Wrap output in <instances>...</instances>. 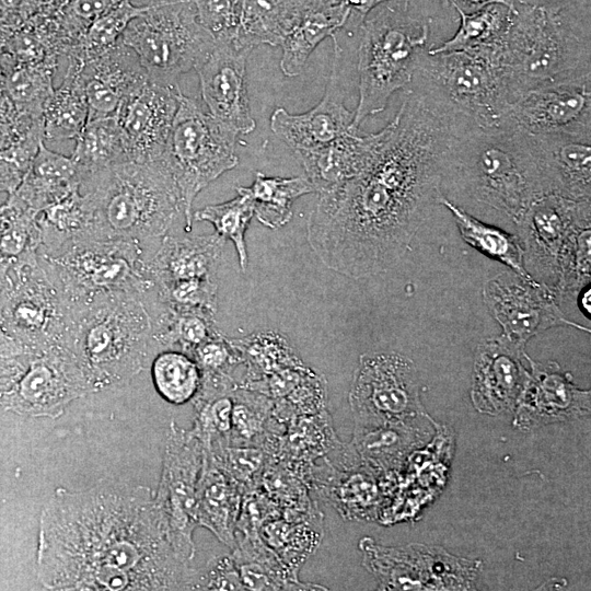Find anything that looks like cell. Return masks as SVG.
Masks as SVG:
<instances>
[{
    "label": "cell",
    "mask_w": 591,
    "mask_h": 591,
    "mask_svg": "<svg viewBox=\"0 0 591 591\" xmlns=\"http://www.w3.org/2000/svg\"><path fill=\"white\" fill-rule=\"evenodd\" d=\"M301 0H239L234 44L253 50L262 44L279 46L296 19Z\"/></svg>",
    "instance_id": "obj_32"
},
{
    "label": "cell",
    "mask_w": 591,
    "mask_h": 591,
    "mask_svg": "<svg viewBox=\"0 0 591 591\" xmlns=\"http://www.w3.org/2000/svg\"><path fill=\"white\" fill-rule=\"evenodd\" d=\"M254 205L257 220L270 229L281 228L292 217L293 201L315 188L306 176L269 177L256 172L252 186L243 187Z\"/></svg>",
    "instance_id": "obj_37"
},
{
    "label": "cell",
    "mask_w": 591,
    "mask_h": 591,
    "mask_svg": "<svg viewBox=\"0 0 591 591\" xmlns=\"http://www.w3.org/2000/svg\"><path fill=\"white\" fill-rule=\"evenodd\" d=\"M39 228V255H51L67 242L86 235L92 213L90 205L80 189L45 208L36 216Z\"/></svg>",
    "instance_id": "obj_36"
},
{
    "label": "cell",
    "mask_w": 591,
    "mask_h": 591,
    "mask_svg": "<svg viewBox=\"0 0 591 591\" xmlns=\"http://www.w3.org/2000/svg\"><path fill=\"white\" fill-rule=\"evenodd\" d=\"M71 158L77 164L80 182L101 170L130 161L116 117L88 118L76 139Z\"/></svg>",
    "instance_id": "obj_34"
},
{
    "label": "cell",
    "mask_w": 591,
    "mask_h": 591,
    "mask_svg": "<svg viewBox=\"0 0 591 591\" xmlns=\"http://www.w3.org/2000/svg\"><path fill=\"white\" fill-rule=\"evenodd\" d=\"M38 13V0H0V30L13 32Z\"/></svg>",
    "instance_id": "obj_49"
},
{
    "label": "cell",
    "mask_w": 591,
    "mask_h": 591,
    "mask_svg": "<svg viewBox=\"0 0 591 591\" xmlns=\"http://www.w3.org/2000/svg\"><path fill=\"white\" fill-rule=\"evenodd\" d=\"M236 138L234 130L181 92L165 159L184 202L186 232L192 231V208L196 196L239 164Z\"/></svg>",
    "instance_id": "obj_11"
},
{
    "label": "cell",
    "mask_w": 591,
    "mask_h": 591,
    "mask_svg": "<svg viewBox=\"0 0 591 591\" xmlns=\"http://www.w3.org/2000/svg\"><path fill=\"white\" fill-rule=\"evenodd\" d=\"M92 390L72 354L62 345L28 355L25 370L0 398L7 410L55 419Z\"/></svg>",
    "instance_id": "obj_16"
},
{
    "label": "cell",
    "mask_w": 591,
    "mask_h": 591,
    "mask_svg": "<svg viewBox=\"0 0 591 591\" xmlns=\"http://www.w3.org/2000/svg\"><path fill=\"white\" fill-rule=\"evenodd\" d=\"M121 0H70L59 12L61 30L68 43L76 46L89 26Z\"/></svg>",
    "instance_id": "obj_45"
},
{
    "label": "cell",
    "mask_w": 591,
    "mask_h": 591,
    "mask_svg": "<svg viewBox=\"0 0 591 591\" xmlns=\"http://www.w3.org/2000/svg\"><path fill=\"white\" fill-rule=\"evenodd\" d=\"M149 4L135 5L130 0H121L109 11L96 19L80 42L67 51L82 62L90 60L116 45L132 19L142 13Z\"/></svg>",
    "instance_id": "obj_41"
},
{
    "label": "cell",
    "mask_w": 591,
    "mask_h": 591,
    "mask_svg": "<svg viewBox=\"0 0 591 591\" xmlns=\"http://www.w3.org/2000/svg\"><path fill=\"white\" fill-rule=\"evenodd\" d=\"M514 8L493 3L465 13L456 10L460 25L449 39L430 46L429 54L472 49H501L512 22Z\"/></svg>",
    "instance_id": "obj_33"
},
{
    "label": "cell",
    "mask_w": 591,
    "mask_h": 591,
    "mask_svg": "<svg viewBox=\"0 0 591 591\" xmlns=\"http://www.w3.org/2000/svg\"><path fill=\"white\" fill-rule=\"evenodd\" d=\"M499 60L510 104L531 90L591 80L589 16L577 4L551 10L515 3Z\"/></svg>",
    "instance_id": "obj_6"
},
{
    "label": "cell",
    "mask_w": 591,
    "mask_h": 591,
    "mask_svg": "<svg viewBox=\"0 0 591 591\" xmlns=\"http://www.w3.org/2000/svg\"><path fill=\"white\" fill-rule=\"evenodd\" d=\"M482 294L491 316L502 328L500 337L519 348L524 349L533 336L555 326L590 332L564 315L551 289L512 270L488 279Z\"/></svg>",
    "instance_id": "obj_17"
},
{
    "label": "cell",
    "mask_w": 591,
    "mask_h": 591,
    "mask_svg": "<svg viewBox=\"0 0 591 591\" xmlns=\"http://www.w3.org/2000/svg\"><path fill=\"white\" fill-rule=\"evenodd\" d=\"M590 201L547 194L534 200L514 222L525 270L554 293L563 254L581 229L591 227Z\"/></svg>",
    "instance_id": "obj_14"
},
{
    "label": "cell",
    "mask_w": 591,
    "mask_h": 591,
    "mask_svg": "<svg viewBox=\"0 0 591 591\" xmlns=\"http://www.w3.org/2000/svg\"><path fill=\"white\" fill-rule=\"evenodd\" d=\"M581 303L584 312L590 313V289L584 290V294L581 298Z\"/></svg>",
    "instance_id": "obj_57"
},
{
    "label": "cell",
    "mask_w": 591,
    "mask_h": 591,
    "mask_svg": "<svg viewBox=\"0 0 591 591\" xmlns=\"http://www.w3.org/2000/svg\"><path fill=\"white\" fill-rule=\"evenodd\" d=\"M350 14L340 0H301L296 19L279 44L282 73L290 78L299 76L316 46L335 37Z\"/></svg>",
    "instance_id": "obj_28"
},
{
    "label": "cell",
    "mask_w": 591,
    "mask_h": 591,
    "mask_svg": "<svg viewBox=\"0 0 591 591\" xmlns=\"http://www.w3.org/2000/svg\"><path fill=\"white\" fill-rule=\"evenodd\" d=\"M349 402L361 426L378 427L418 415L422 408L415 364L396 352L360 357Z\"/></svg>",
    "instance_id": "obj_15"
},
{
    "label": "cell",
    "mask_w": 591,
    "mask_h": 591,
    "mask_svg": "<svg viewBox=\"0 0 591 591\" xmlns=\"http://www.w3.org/2000/svg\"><path fill=\"white\" fill-rule=\"evenodd\" d=\"M28 354L16 357L0 356V398L13 386L26 368Z\"/></svg>",
    "instance_id": "obj_50"
},
{
    "label": "cell",
    "mask_w": 591,
    "mask_h": 591,
    "mask_svg": "<svg viewBox=\"0 0 591 591\" xmlns=\"http://www.w3.org/2000/svg\"><path fill=\"white\" fill-rule=\"evenodd\" d=\"M332 71L322 100L310 111L291 114L277 107L270 116V129L293 151L312 150L331 143L351 130L355 112L345 106L341 82V48L336 39Z\"/></svg>",
    "instance_id": "obj_20"
},
{
    "label": "cell",
    "mask_w": 591,
    "mask_h": 591,
    "mask_svg": "<svg viewBox=\"0 0 591 591\" xmlns=\"http://www.w3.org/2000/svg\"><path fill=\"white\" fill-rule=\"evenodd\" d=\"M379 140L380 131L352 128L326 146L293 152L318 194L358 175L370 161Z\"/></svg>",
    "instance_id": "obj_27"
},
{
    "label": "cell",
    "mask_w": 591,
    "mask_h": 591,
    "mask_svg": "<svg viewBox=\"0 0 591 591\" xmlns=\"http://www.w3.org/2000/svg\"><path fill=\"white\" fill-rule=\"evenodd\" d=\"M515 3L551 10H560L577 4L576 0H515Z\"/></svg>",
    "instance_id": "obj_54"
},
{
    "label": "cell",
    "mask_w": 591,
    "mask_h": 591,
    "mask_svg": "<svg viewBox=\"0 0 591 591\" xmlns=\"http://www.w3.org/2000/svg\"><path fill=\"white\" fill-rule=\"evenodd\" d=\"M528 136L546 193L575 200L591 199V136Z\"/></svg>",
    "instance_id": "obj_24"
},
{
    "label": "cell",
    "mask_w": 591,
    "mask_h": 591,
    "mask_svg": "<svg viewBox=\"0 0 591 591\" xmlns=\"http://www.w3.org/2000/svg\"><path fill=\"white\" fill-rule=\"evenodd\" d=\"M515 222L547 195L526 134L472 126L453 137L443 158L442 186Z\"/></svg>",
    "instance_id": "obj_3"
},
{
    "label": "cell",
    "mask_w": 591,
    "mask_h": 591,
    "mask_svg": "<svg viewBox=\"0 0 591 591\" xmlns=\"http://www.w3.org/2000/svg\"><path fill=\"white\" fill-rule=\"evenodd\" d=\"M450 3L455 10H461L465 13L476 11L483 7L493 3L506 4L510 8H514L515 0H445Z\"/></svg>",
    "instance_id": "obj_51"
},
{
    "label": "cell",
    "mask_w": 591,
    "mask_h": 591,
    "mask_svg": "<svg viewBox=\"0 0 591 591\" xmlns=\"http://www.w3.org/2000/svg\"><path fill=\"white\" fill-rule=\"evenodd\" d=\"M225 239L218 233L174 236L166 234L149 263L154 287L192 279H213Z\"/></svg>",
    "instance_id": "obj_26"
},
{
    "label": "cell",
    "mask_w": 591,
    "mask_h": 591,
    "mask_svg": "<svg viewBox=\"0 0 591 591\" xmlns=\"http://www.w3.org/2000/svg\"><path fill=\"white\" fill-rule=\"evenodd\" d=\"M54 69L55 61L24 63L7 74L5 90L19 111L42 116L44 103L54 91Z\"/></svg>",
    "instance_id": "obj_42"
},
{
    "label": "cell",
    "mask_w": 591,
    "mask_h": 591,
    "mask_svg": "<svg viewBox=\"0 0 591 591\" xmlns=\"http://www.w3.org/2000/svg\"><path fill=\"white\" fill-rule=\"evenodd\" d=\"M92 221L86 235L137 242L155 252L179 219L185 222L182 195L165 159L126 161L80 182Z\"/></svg>",
    "instance_id": "obj_4"
},
{
    "label": "cell",
    "mask_w": 591,
    "mask_h": 591,
    "mask_svg": "<svg viewBox=\"0 0 591 591\" xmlns=\"http://www.w3.org/2000/svg\"><path fill=\"white\" fill-rule=\"evenodd\" d=\"M251 50L233 42H216L208 58L196 69L201 97L209 114L237 135L256 128L246 88V60Z\"/></svg>",
    "instance_id": "obj_21"
},
{
    "label": "cell",
    "mask_w": 591,
    "mask_h": 591,
    "mask_svg": "<svg viewBox=\"0 0 591 591\" xmlns=\"http://www.w3.org/2000/svg\"><path fill=\"white\" fill-rule=\"evenodd\" d=\"M150 367L154 389L167 403L183 405L197 395L202 373L190 355L179 349H163L152 358Z\"/></svg>",
    "instance_id": "obj_38"
},
{
    "label": "cell",
    "mask_w": 591,
    "mask_h": 591,
    "mask_svg": "<svg viewBox=\"0 0 591 591\" xmlns=\"http://www.w3.org/2000/svg\"><path fill=\"white\" fill-rule=\"evenodd\" d=\"M11 264L0 256V301L9 283V271Z\"/></svg>",
    "instance_id": "obj_55"
},
{
    "label": "cell",
    "mask_w": 591,
    "mask_h": 591,
    "mask_svg": "<svg viewBox=\"0 0 591 591\" xmlns=\"http://www.w3.org/2000/svg\"><path fill=\"white\" fill-rule=\"evenodd\" d=\"M525 356L500 336L477 346L471 395L479 412L497 415L515 408L529 375Z\"/></svg>",
    "instance_id": "obj_22"
},
{
    "label": "cell",
    "mask_w": 591,
    "mask_h": 591,
    "mask_svg": "<svg viewBox=\"0 0 591 591\" xmlns=\"http://www.w3.org/2000/svg\"><path fill=\"white\" fill-rule=\"evenodd\" d=\"M44 139L43 126L31 130L10 147L0 150V190L13 194L27 173Z\"/></svg>",
    "instance_id": "obj_44"
},
{
    "label": "cell",
    "mask_w": 591,
    "mask_h": 591,
    "mask_svg": "<svg viewBox=\"0 0 591 591\" xmlns=\"http://www.w3.org/2000/svg\"><path fill=\"white\" fill-rule=\"evenodd\" d=\"M42 13L59 12L70 0H38Z\"/></svg>",
    "instance_id": "obj_56"
},
{
    "label": "cell",
    "mask_w": 591,
    "mask_h": 591,
    "mask_svg": "<svg viewBox=\"0 0 591 591\" xmlns=\"http://www.w3.org/2000/svg\"><path fill=\"white\" fill-rule=\"evenodd\" d=\"M190 356L202 374L230 375L232 368L243 360L237 347L220 332L197 346Z\"/></svg>",
    "instance_id": "obj_47"
},
{
    "label": "cell",
    "mask_w": 591,
    "mask_h": 591,
    "mask_svg": "<svg viewBox=\"0 0 591 591\" xmlns=\"http://www.w3.org/2000/svg\"><path fill=\"white\" fill-rule=\"evenodd\" d=\"M89 118L115 116L123 100L149 78L137 55L120 40L81 63Z\"/></svg>",
    "instance_id": "obj_25"
},
{
    "label": "cell",
    "mask_w": 591,
    "mask_h": 591,
    "mask_svg": "<svg viewBox=\"0 0 591 591\" xmlns=\"http://www.w3.org/2000/svg\"><path fill=\"white\" fill-rule=\"evenodd\" d=\"M181 89L148 79L120 103L115 117L130 161L149 162L165 157L178 107Z\"/></svg>",
    "instance_id": "obj_19"
},
{
    "label": "cell",
    "mask_w": 591,
    "mask_h": 591,
    "mask_svg": "<svg viewBox=\"0 0 591 591\" xmlns=\"http://www.w3.org/2000/svg\"><path fill=\"white\" fill-rule=\"evenodd\" d=\"M232 428L228 444L247 445L260 432L270 409V401L263 394L246 390H233Z\"/></svg>",
    "instance_id": "obj_43"
},
{
    "label": "cell",
    "mask_w": 591,
    "mask_h": 591,
    "mask_svg": "<svg viewBox=\"0 0 591 591\" xmlns=\"http://www.w3.org/2000/svg\"><path fill=\"white\" fill-rule=\"evenodd\" d=\"M76 189H80L76 162L51 151L43 140L23 181L9 198L38 213Z\"/></svg>",
    "instance_id": "obj_30"
},
{
    "label": "cell",
    "mask_w": 591,
    "mask_h": 591,
    "mask_svg": "<svg viewBox=\"0 0 591 591\" xmlns=\"http://www.w3.org/2000/svg\"><path fill=\"white\" fill-rule=\"evenodd\" d=\"M410 0L376 7L361 21L354 128L383 112L390 97L412 84L420 57L430 48V23L409 12Z\"/></svg>",
    "instance_id": "obj_7"
},
{
    "label": "cell",
    "mask_w": 591,
    "mask_h": 591,
    "mask_svg": "<svg viewBox=\"0 0 591 591\" xmlns=\"http://www.w3.org/2000/svg\"><path fill=\"white\" fill-rule=\"evenodd\" d=\"M154 491L102 479L57 488L39 515L36 571L48 590H189Z\"/></svg>",
    "instance_id": "obj_2"
},
{
    "label": "cell",
    "mask_w": 591,
    "mask_h": 591,
    "mask_svg": "<svg viewBox=\"0 0 591 591\" xmlns=\"http://www.w3.org/2000/svg\"><path fill=\"white\" fill-rule=\"evenodd\" d=\"M62 341L93 393L119 387L158 354L141 296L111 293L68 309Z\"/></svg>",
    "instance_id": "obj_5"
},
{
    "label": "cell",
    "mask_w": 591,
    "mask_h": 591,
    "mask_svg": "<svg viewBox=\"0 0 591 591\" xmlns=\"http://www.w3.org/2000/svg\"><path fill=\"white\" fill-rule=\"evenodd\" d=\"M199 23L216 42H233L239 24V0H193Z\"/></svg>",
    "instance_id": "obj_46"
},
{
    "label": "cell",
    "mask_w": 591,
    "mask_h": 591,
    "mask_svg": "<svg viewBox=\"0 0 591 591\" xmlns=\"http://www.w3.org/2000/svg\"><path fill=\"white\" fill-rule=\"evenodd\" d=\"M82 61L68 56L62 83L45 101L42 112L44 139H77L89 118V105L80 77Z\"/></svg>",
    "instance_id": "obj_31"
},
{
    "label": "cell",
    "mask_w": 591,
    "mask_h": 591,
    "mask_svg": "<svg viewBox=\"0 0 591 591\" xmlns=\"http://www.w3.org/2000/svg\"><path fill=\"white\" fill-rule=\"evenodd\" d=\"M204 455V445L194 430L183 429L172 421L154 497L166 521L172 545L187 563L195 556L193 533L198 526L197 494Z\"/></svg>",
    "instance_id": "obj_13"
},
{
    "label": "cell",
    "mask_w": 591,
    "mask_h": 591,
    "mask_svg": "<svg viewBox=\"0 0 591 591\" xmlns=\"http://www.w3.org/2000/svg\"><path fill=\"white\" fill-rule=\"evenodd\" d=\"M0 317L24 354L62 345L69 324L68 309L39 255L34 260L11 265L9 283L0 301Z\"/></svg>",
    "instance_id": "obj_12"
},
{
    "label": "cell",
    "mask_w": 591,
    "mask_h": 591,
    "mask_svg": "<svg viewBox=\"0 0 591 591\" xmlns=\"http://www.w3.org/2000/svg\"><path fill=\"white\" fill-rule=\"evenodd\" d=\"M36 216L11 198L0 207V256L11 265L38 257L40 239Z\"/></svg>",
    "instance_id": "obj_39"
},
{
    "label": "cell",
    "mask_w": 591,
    "mask_h": 591,
    "mask_svg": "<svg viewBox=\"0 0 591 591\" xmlns=\"http://www.w3.org/2000/svg\"><path fill=\"white\" fill-rule=\"evenodd\" d=\"M243 501V486L205 450L197 494L198 525L207 528L223 544L236 547L235 526Z\"/></svg>",
    "instance_id": "obj_29"
},
{
    "label": "cell",
    "mask_w": 591,
    "mask_h": 591,
    "mask_svg": "<svg viewBox=\"0 0 591 591\" xmlns=\"http://www.w3.org/2000/svg\"><path fill=\"white\" fill-rule=\"evenodd\" d=\"M154 252L119 239L81 235L51 255L48 265L67 309L111 293L142 296L153 288L149 263Z\"/></svg>",
    "instance_id": "obj_8"
},
{
    "label": "cell",
    "mask_w": 591,
    "mask_h": 591,
    "mask_svg": "<svg viewBox=\"0 0 591 591\" xmlns=\"http://www.w3.org/2000/svg\"><path fill=\"white\" fill-rule=\"evenodd\" d=\"M406 91L366 167L318 193L306 221L313 253L350 278L384 273L405 256L443 195V158L451 140L474 126L429 95Z\"/></svg>",
    "instance_id": "obj_1"
},
{
    "label": "cell",
    "mask_w": 591,
    "mask_h": 591,
    "mask_svg": "<svg viewBox=\"0 0 591 591\" xmlns=\"http://www.w3.org/2000/svg\"><path fill=\"white\" fill-rule=\"evenodd\" d=\"M498 128L528 135L591 136V80L525 92L509 104Z\"/></svg>",
    "instance_id": "obj_18"
},
{
    "label": "cell",
    "mask_w": 591,
    "mask_h": 591,
    "mask_svg": "<svg viewBox=\"0 0 591 591\" xmlns=\"http://www.w3.org/2000/svg\"><path fill=\"white\" fill-rule=\"evenodd\" d=\"M24 355L23 348L4 329L0 317V356L16 357Z\"/></svg>",
    "instance_id": "obj_53"
},
{
    "label": "cell",
    "mask_w": 591,
    "mask_h": 591,
    "mask_svg": "<svg viewBox=\"0 0 591 591\" xmlns=\"http://www.w3.org/2000/svg\"><path fill=\"white\" fill-rule=\"evenodd\" d=\"M236 193L237 196L231 200L196 210L193 212V220L211 223L216 233L231 240L237 253L240 267L245 271L248 263L245 232L254 216V205L243 186H237Z\"/></svg>",
    "instance_id": "obj_40"
},
{
    "label": "cell",
    "mask_w": 591,
    "mask_h": 591,
    "mask_svg": "<svg viewBox=\"0 0 591 591\" xmlns=\"http://www.w3.org/2000/svg\"><path fill=\"white\" fill-rule=\"evenodd\" d=\"M190 590H243L233 556L211 559L202 569H195Z\"/></svg>",
    "instance_id": "obj_48"
},
{
    "label": "cell",
    "mask_w": 591,
    "mask_h": 591,
    "mask_svg": "<svg viewBox=\"0 0 591 591\" xmlns=\"http://www.w3.org/2000/svg\"><path fill=\"white\" fill-rule=\"evenodd\" d=\"M526 360L531 370L515 405L519 427L541 426L589 413L590 392L578 389L570 373L554 361L541 363L528 356Z\"/></svg>",
    "instance_id": "obj_23"
},
{
    "label": "cell",
    "mask_w": 591,
    "mask_h": 591,
    "mask_svg": "<svg viewBox=\"0 0 591 591\" xmlns=\"http://www.w3.org/2000/svg\"><path fill=\"white\" fill-rule=\"evenodd\" d=\"M350 11L360 16V21L367 18L371 11L376 7L391 2L402 0H340Z\"/></svg>",
    "instance_id": "obj_52"
},
{
    "label": "cell",
    "mask_w": 591,
    "mask_h": 591,
    "mask_svg": "<svg viewBox=\"0 0 591 591\" xmlns=\"http://www.w3.org/2000/svg\"><path fill=\"white\" fill-rule=\"evenodd\" d=\"M480 128H498L510 104L499 50L472 49L420 57L412 84Z\"/></svg>",
    "instance_id": "obj_9"
},
{
    "label": "cell",
    "mask_w": 591,
    "mask_h": 591,
    "mask_svg": "<svg viewBox=\"0 0 591 591\" xmlns=\"http://www.w3.org/2000/svg\"><path fill=\"white\" fill-rule=\"evenodd\" d=\"M120 42L137 55L151 81L170 86L196 70L216 45L199 23L193 0L149 3L130 21Z\"/></svg>",
    "instance_id": "obj_10"
},
{
    "label": "cell",
    "mask_w": 591,
    "mask_h": 591,
    "mask_svg": "<svg viewBox=\"0 0 591 591\" xmlns=\"http://www.w3.org/2000/svg\"><path fill=\"white\" fill-rule=\"evenodd\" d=\"M439 205L452 213L461 237L467 244L484 255L501 262L515 274L531 278L524 267L523 248L518 235L479 221L455 205L444 194L439 198Z\"/></svg>",
    "instance_id": "obj_35"
}]
</instances>
